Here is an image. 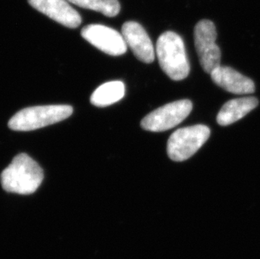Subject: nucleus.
I'll return each mask as SVG.
<instances>
[{"label": "nucleus", "mask_w": 260, "mask_h": 259, "mask_svg": "<svg viewBox=\"0 0 260 259\" xmlns=\"http://www.w3.org/2000/svg\"><path fill=\"white\" fill-rule=\"evenodd\" d=\"M44 173L37 161L20 153L1 174V184L9 193L31 195L42 184Z\"/></svg>", "instance_id": "nucleus-1"}, {"label": "nucleus", "mask_w": 260, "mask_h": 259, "mask_svg": "<svg viewBox=\"0 0 260 259\" xmlns=\"http://www.w3.org/2000/svg\"><path fill=\"white\" fill-rule=\"evenodd\" d=\"M156 54L162 71L172 80L186 78L190 71L184 41L174 31L162 33L157 39Z\"/></svg>", "instance_id": "nucleus-2"}, {"label": "nucleus", "mask_w": 260, "mask_h": 259, "mask_svg": "<svg viewBox=\"0 0 260 259\" xmlns=\"http://www.w3.org/2000/svg\"><path fill=\"white\" fill-rule=\"evenodd\" d=\"M73 111V107L66 105L25 108L16 113L8 125L13 131L29 132L66 120Z\"/></svg>", "instance_id": "nucleus-3"}, {"label": "nucleus", "mask_w": 260, "mask_h": 259, "mask_svg": "<svg viewBox=\"0 0 260 259\" xmlns=\"http://www.w3.org/2000/svg\"><path fill=\"white\" fill-rule=\"evenodd\" d=\"M210 134L211 131L204 125L177 130L168 141V155L173 161H185L205 144Z\"/></svg>", "instance_id": "nucleus-4"}, {"label": "nucleus", "mask_w": 260, "mask_h": 259, "mask_svg": "<svg viewBox=\"0 0 260 259\" xmlns=\"http://www.w3.org/2000/svg\"><path fill=\"white\" fill-rule=\"evenodd\" d=\"M194 46L204 71L211 74L221 66V50L216 45V26L211 20H202L194 28Z\"/></svg>", "instance_id": "nucleus-5"}, {"label": "nucleus", "mask_w": 260, "mask_h": 259, "mask_svg": "<svg viewBox=\"0 0 260 259\" xmlns=\"http://www.w3.org/2000/svg\"><path fill=\"white\" fill-rule=\"evenodd\" d=\"M192 108L193 105L189 100L167 104L145 116L141 122V126L146 131L153 132L172 129L188 117Z\"/></svg>", "instance_id": "nucleus-6"}, {"label": "nucleus", "mask_w": 260, "mask_h": 259, "mask_svg": "<svg viewBox=\"0 0 260 259\" xmlns=\"http://www.w3.org/2000/svg\"><path fill=\"white\" fill-rule=\"evenodd\" d=\"M81 36L93 47L111 56H120L127 50L122 34L106 25L93 24L84 26Z\"/></svg>", "instance_id": "nucleus-7"}, {"label": "nucleus", "mask_w": 260, "mask_h": 259, "mask_svg": "<svg viewBox=\"0 0 260 259\" xmlns=\"http://www.w3.org/2000/svg\"><path fill=\"white\" fill-rule=\"evenodd\" d=\"M68 0H28L29 5L56 22L74 29L82 23L81 15Z\"/></svg>", "instance_id": "nucleus-8"}, {"label": "nucleus", "mask_w": 260, "mask_h": 259, "mask_svg": "<svg viewBox=\"0 0 260 259\" xmlns=\"http://www.w3.org/2000/svg\"><path fill=\"white\" fill-rule=\"evenodd\" d=\"M121 32L126 46L130 47L137 58L145 63H152L154 61V47L140 24L135 21H126L123 24Z\"/></svg>", "instance_id": "nucleus-9"}, {"label": "nucleus", "mask_w": 260, "mask_h": 259, "mask_svg": "<svg viewBox=\"0 0 260 259\" xmlns=\"http://www.w3.org/2000/svg\"><path fill=\"white\" fill-rule=\"evenodd\" d=\"M211 79L216 85L235 94L254 93L255 85L253 80L229 67L220 66L211 74Z\"/></svg>", "instance_id": "nucleus-10"}, {"label": "nucleus", "mask_w": 260, "mask_h": 259, "mask_svg": "<svg viewBox=\"0 0 260 259\" xmlns=\"http://www.w3.org/2000/svg\"><path fill=\"white\" fill-rule=\"evenodd\" d=\"M258 105V101L254 97L235 99L228 101L219 111L216 121L222 126L232 125L244 117Z\"/></svg>", "instance_id": "nucleus-11"}, {"label": "nucleus", "mask_w": 260, "mask_h": 259, "mask_svg": "<svg viewBox=\"0 0 260 259\" xmlns=\"http://www.w3.org/2000/svg\"><path fill=\"white\" fill-rule=\"evenodd\" d=\"M125 95V85L120 81H111L100 86L91 95L90 102L97 107H106L120 101Z\"/></svg>", "instance_id": "nucleus-12"}, {"label": "nucleus", "mask_w": 260, "mask_h": 259, "mask_svg": "<svg viewBox=\"0 0 260 259\" xmlns=\"http://www.w3.org/2000/svg\"><path fill=\"white\" fill-rule=\"evenodd\" d=\"M68 1L83 9L101 13L107 17H115L120 11V5L118 0H68Z\"/></svg>", "instance_id": "nucleus-13"}]
</instances>
